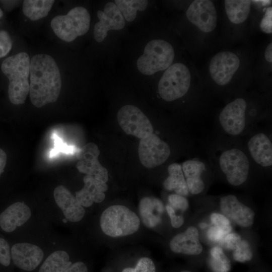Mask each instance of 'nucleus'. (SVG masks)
Wrapping results in <instances>:
<instances>
[{
    "instance_id": "obj_10",
    "label": "nucleus",
    "mask_w": 272,
    "mask_h": 272,
    "mask_svg": "<svg viewBox=\"0 0 272 272\" xmlns=\"http://www.w3.org/2000/svg\"><path fill=\"white\" fill-rule=\"evenodd\" d=\"M117 119L120 126L127 134L142 139L153 133L151 121L135 106L127 105L121 107L117 113Z\"/></svg>"
},
{
    "instance_id": "obj_42",
    "label": "nucleus",
    "mask_w": 272,
    "mask_h": 272,
    "mask_svg": "<svg viewBox=\"0 0 272 272\" xmlns=\"http://www.w3.org/2000/svg\"><path fill=\"white\" fill-rule=\"evenodd\" d=\"M272 44L270 43L268 44L265 51L264 56L266 60L271 62L272 61Z\"/></svg>"
},
{
    "instance_id": "obj_23",
    "label": "nucleus",
    "mask_w": 272,
    "mask_h": 272,
    "mask_svg": "<svg viewBox=\"0 0 272 272\" xmlns=\"http://www.w3.org/2000/svg\"><path fill=\"white\" fill-rule=\"evenodd\" d=\"M139 213L144 225L152 228L160 223L162 220L160 216L164 211V206L159 199L153 197H144L140 201Z\"/></svg>"
},
{
    "instance_id": "obj_4",
    "label": "nucleus",
    "mask_w": 272,
    "mask_h": 272,
    "mask_svg": "<svg viewBox=\"0 0 272 272\" xmlns=\"http://www.w3.org/2000/svg\"><path fill=\"white\" fill-rule=\"evenodd\" d=\"M247 106L242 98L228 103L219 115L216 123L218 133L242 138L257 127L247 117Z\"/></svg>"
},
{
    "instance_id": "obj_12",
    "label": "nucleus",
    "mask_w": 272,
    "mask_h": 272,
    "mask_svg": "<svg viewBox=\"0 0 272 272\" xmlns=\"http://www.w3.org/2000/svg\"><path fill=\"white\" fill-rule=\"evenodd\" d=\"M99 155L100 150L95 144L89 143L86 144L77 152L78 162L76 167L80 173L106 183L108 180V171L100 163Z\"/></svg>"
},
{
    "instance_id": "obj_25",
    "label": "nucleus",
    "mask_w": 272,
    "mask_h": 272,
    "mask_svg": "<svg viewBox=\"0 0 272 272\" xmlns=\"http://www.w3.org/2000/svg\"><path fill=\"white\" fill-rule=\"evenodd\" d=\"M251 1L248 0L225 1V8L229 20L239 24L247 19L250 10Z\"/></svg>"
},
{
    "instance_id": "obj_26",
    "label": "nucleus",
    "mask_w": 272,
    "mask_h": 272,
    "mask_svg": "<svg viewBox=\"0 0 272 272\" xmlns=\"http://www.w3.org/2000/svg\"><path fill=\"white\" fill-rule=\"evenodd\" d=\"M54 3L53 0H25L23 12L31 20L37 21L48 15Z\"/></svg>"
},
{
    "instance_id": "obj_18",
    "label": "nucleus",
    "mask_w": 272,
    "mask_h": 272,
    "mask_svg": "<svg viewBox=\"0 0 272 272\" xmlns=\"http://www.w3.org/2000/svg\"><path fill=\"white\" fill-rule=\"evenodd\" d=\"M14 264L20 268L32 271L41 263L43 252L38 246L28 243H16L11 250Z\"/></svg>"
},
{
    "instance_id": "obj_27",
    "label": "nucleus",
    "mask_w": 272,
    "mask_h": 272,
    "mask_svg": "<svg viewBox=\"0 0 272 272\" xmlns=\"http://www.w3.org/2000/svg\"><path fill=\"white\" fill-rule=\"evenodd\" d=\"M68 253L62 250L51 253L45 260L38 272H63L72 263Z\"/></svg>"
},
{
    "instance_id": "obj_29",
    "label": "nucleus",
    "mask_w": 272,
    "mask_h": 272,
    "mask_svg": "<svg viewBox=\"0 0 272 272\" xmlns=\"http://www.w3.org/2000/svg\"><path fill=\"white\" fill-rule=\"evenodd\" d=\"M209 263L214 272H229L230 269V261L219 246L210 250Z\"/></svg>"
},
{
    "instance_id": "obj_46",
    "label": "nucleus",
    "mask_w": 272,
    "mask_h": 272,
    "mask_svg": "<svg viewBox=\"0 0 272 272\" xmlns=\"http://www.w3.org/2000/svg\"><path fill=\"white\" fill-rule=\"evenodd\" d=\"M180 272H191V271L189 270H184L181 271Z\"/></svg>"
},
{
    "instance_id": "obj_37",
    "label": "nucleus",
    "mask_w": 272,
    "mask_h": 272,
    "mask_svg": "<svg viewBox=\"0 0 272 272\" xmlns=\"http://www.w3.org/2000/svg\"><path fill=\"white\" fill-rule=\"evenodd\" d=\"M241 239L239 234L230 233L226 235L222 242L226 249L233 250Z\"/></svg>"
},
{
    "instance_id": "obj_3",
    "label": "nucleus",
    "mask_w": 272,
    "mask_h": 272,
    "mask_svg": "<svg viewBox=\"0 0 272 272\" xmlns=\"http://www.w3.org/2000/svg\"><path fill=\"white\" fill-rule=\"evenodd\" d=\"M30 67L29 56L24 52L6 58L2 63L1 70L9 80L8 95L13 104H24L29 93Z\"/></svg>"
},
{
    "instance_id": "obj_16",
    "label": "nucleus",
    "mask_w": 272,
    "mask_h": 272,
    "mask_svg": "<svg viewBox=\"0 0 272 272\" xmlns=\"http://www.w3.org/2000/svg\"><path fill=\"white\" fill-rule=\"evenodd\" d=\"M181 165L189 193L197 195L202 192L206 187L202 177L210 166L208 160L194 157L185 160Z\"/></svg>"
},
{
    "instance_id": "obj_24",
    "label": "nucleus",
    "mask_w": 272,
    "mask_h": 272,
    "mask_svg": "<svg viewBox=\"0 0 272 272\" xmlns=\"http://www.w3.org/2000/svg\"><path fill=\"white\" fill-rule=\"evenodd\" d=\"M167 171L168 176L164 181V188L168 191H174L176 194L187 196L189 193L181 164L174 163L170 164Z\"/></svg>"
},
{
    "instance_id": "obj_22",
    "label": "nucleus",
    "mask_w": 272,
    "mask_h": 272,
    "mask_svg": "<svg viewBox=\"0 0 272 272\" xmlns=\"http://www.w3.org/2000/svg\"><path fill=\"white\" fill-rule=\"evenodd\" d=\"M31 215L29 207L22 202H15L0 214V227L6 232H12L28 220Z\"/></svg>"
},
{
    "instance_id": "obj_40",
    "label": "nucleus",
    "mask_w": 272,
    "mask_h": 272,
    "mask_svg": "<svg viewBox=\"0 0 272 272\" xmlns=\"http://www.w3.org/2000/svg\"><path fill=\"white\" fill-rule=\"evenodd\" d=\"M63 272H88V268L84 262L77 261L72 264Z\"/></svg>"
},
{
    "instance_id": "obj_30",
    "label": "nucleus",
    "mask_w": 272,
    "mask_h": 272,
    "mask_svg": "<svg viewBox=\"0 0 272 272\" xmlns=\"http://www.w3.org/2000/svg\"><path fill=\"white\" fill-rule=\"evenodd\" d=\"M233 258L238 261L243 262L250 260L253 253L248 242L241 239L233 250Z\"/></svg>"
},
{
    "instance_id": "obj_7",
    "label": "nucleus",
    "mask_w": 272,
    "mask_h": 272,
    "mask_svg": "<svg viewBox=\"0 0 272 272\" xmlns=\"http://www.w3.org/2000/svg\"><path fill=\"white\" fill-rule=\"evenodd\" d=\"M174 58V49L169 42L155 39L147 43L143 54L137 60V65L141 73L151 75L168 69Z\"/></svg>"
},
{
    "instance_id": "obj_43",
    "label": "nucleus",
    "mask_w": 272,
    "mask_h": 272,
    "mask_svg": "<svg viewBox=\"0 0 272 272\" xmlns=\"http://www.w3.org/2000/svg\"><path fill=\"white\" fill-rule=\"evenodd\" d=\"M253 2L257 4V5L259 4L260 6H267L269 5H270L271 3V1H253Z\"/></svg>"
},
{
    "instance_id": "obj_19",
    "label": "nucleus",
    "mask_w": 272,
    "mask_h": 272,
    "mask_svg": "<svg viewBox=\"0 0 272 272\" xmlns=\"http://www.w3.org/2000/svg\"><path fill=\"white\" fill-rule=\"evenodd\" d=\"M53 196L66 219L77 222L83 219L85 213L83 207L67 188L62 185L57 186L54 190Z\"/></svg>"
},
{
    "instance_id": "obj_28",
    "label": "nucleus",
    "mask_w": 272,
    "mask_h": 272,
    "mask_svg": "<svg viewBox=\"0 0 272 272\" xmlns=\"http://www.w3.org/2000/svg\"><path fill=\"white\" fill-rule=\"evenodd\" d=\"M115 2L123 17L128 22L135 19L137 11H143L148 6V1L146 0H116Z\"/></svg>"
},
{
    "instance_id": "obj_20",
    "label": "nucleus",
    "mask_w": 272,
    "mask_h": 272,
    "mask_svg": "<svg viewBox=\"0 0 272 272\" xmlns=\"http://www.w3.org/2000/svg\"><path fill=\"white\" fill-rule=\"evenodd\" d=\"M169 246L175 253L187 255H197L202 251L198 231L193 226L188 227L184 232L174 236L170 242Z\"/></svg>"
},
{
    "instance_id": "obj_14",
    "label": "nucleus",
    "mask_w": 272,
    "mask_h": 272,
    "mask_svg": "<svg viewBox=\"0 0 272 272\" xmlns=\"http://www.w3.org/2000/svg\"><path fill=\"white\" fill-rule=\"evenodd\" d=\"M186 16L190 22L204 32H211L216 27L217 12L211 1H194L186 11Z\"/></svg>"
},
{
    "instance_id": "obj_8",
    "label": "nucleus",
    "mask_w": 272,
    "mask_h": 272,
    "mask_svg": "<svg viewBox=\"0 0 272 272\" xmlns=\"http://www.w3.org/2000/svg\"><path fill=\"white\" fill-rule=\"evenodd\" d=\"M189 70L184 64L176 63L165 72L158 84L160 97L167 101H172L184 96L190 84Z\"/></svg>"
},
{
    "instance_id": "obj_21",
    "label": "nucleus",
    "mask_w": 272,
    "mask_h": 272,
    "mask_svg": "<svg viewBox=\"0 0 272 272\" xmlns=\"http://www.w3.org/2000/svg\"><path fill=\"white\" fill-rule=\"evenodd\" d=\"M84 187L76 192V198L84 207H89L94 202L100 203L104 200V192L108 189L106 183L95 179L94 177L86 175L83 178Z\"/></svg>"
},
{
    "instance_id": "obj_1",
    "label": "nucleus",
    "mask_w": 272,
    "mask_h": 272,
    "mask_svg": "<svg viewBox=\"0 0 272 272\" xmlns=\"http://www.w3.org/2000/svg\"><path fill=\"white\" fill-rule=\"evenodd\" d=\"M206 153L210 166L219 170L234 186L245 183L255 167L240 138L218 133L208 144Z\"/></svg>"
},
{
    "instance_id": "obj_31",
    "label": "nucleus",
    "mask_w": 272,
    "mask_h": 272,
    "mask_svg": "<svg viewBox=\"0 0 272 272\" xmlns=\"http://www.w3.org/2000/svg\"><path fill=\"white\" fill-rule=\"evenodd\" d=\"M121 272H156V267L151 258L143 257L138 260L134 267H125Z\"/></svg>"
},
{
    "instance_id": "obj_35",
    "label": "nucleus",
    "mask_w": 272,
    "mask_h": 272,
    "mask_svg": "<svg viewBox=\"0 0 272 272\" xmlns=\"http://www.w3.org/2000/svg\"><path fill=\"white\" fill-rule=\"evenodd\" d=\"M11 262L10 246L8 242L0 238V264L4 266L9 265Z\"/></svg>"
},
{
    "instance_id": "obj_39",
    "label": "nucleus",
    "mask_w": 272,
    "mask_h": 272,
    "mask_svg": "<svg viewBox=\"0 0 272 272\" xmlns=\"http://www.w3.org/2000/svg\"><path fill=\"white\" fill-rule=\"evenodd\" d=\"M226 235L222 229L215 226L211 227L208 231L209 239L214 242H222Z\"/></svg>"
},
{
    "instance_id": "obj_44",
    "label": "nucleus",
    "mask_w": 272,
    "mask_h": 272,
    "mask_svg": "<svg viewBox=\"0 0 272 272\" xmlns=\"http://www.w3.org/2000/svg\"><path fill=\"white\" fill-rule=\"evenodd\" d=\"M199 227L201 229H204L206 228L208 226L207 224H206V223H203V222L200 223L199 224Z\"/></svg>"
},
{
    "instance_id": "obj_33",
    "label": "nucleus",
    "mask_w": 272,
    "mask_h": 272,
    "mask_svg": "<svg viewBox=\"0 0 272 272\" xmlns=\"http://www.w3.org/2000/svg\"><path fill=\"white\" fill-rule=\"evenodd\" d=\"M168 200L169 205L175 210H178L184 212L189 206L188 201L185 196L176 193L170 194L168 196Z\"/></svg>"
},
{
    "instance_id": "obj_17",
    "label": "nucleus",
    "mask_w": 272,
    "mask_h": 272,
    "mask_svg": "<svg viewBox=\"0 0 272 272\" xmlns=\"http://www.w3.org/2000/svg\"><path fill=\"white\" fill-rule=\"evenodd\" d=\"M220 207L223 215L237 225L248 227L253 224L255 216L254 212L240 202L235 195L229 194L222 197Z\"/></svg>"
},
{
    "instance_id": "obj_6",
    "label": "nucleus",
    "mask_w": 272,
    "mask_h": 272,
    "mask_svg": "<svg viewBox=\"0 0 272 272\" xmlns=\"http://www.w3.org/2000/svg\"><path fill=\"white\" fill-rule=\"evenodd\" d=\"M90 16L86 9L76 7L66 15L54 17L50 26L55 35L67 42L85 34L89 29Z\"/></svg>"
},
{
    "instance_id": "obj_11",
    "label": "nucleus",
    "mask_w": 272,
    "mask_h": 272,
    "mask_svg": "<svg viewBox=\"0 0 272 272\" xmlns=\"http://www.w3.org/2000/svg\"><path fill=\"white\" fill-rule=\"evenodd\" d=\"M138 153L141 163L152 168L164 164L170 157L171 150L168 143L153 133L140 139Z\"/></svg>"
},
{
    "instance_id": "obj_5",
    "label": "nucleus",
    "mask_w": 272,
    "mask_h": 272,
    "mask_svg": "<svg viewBox=\"0 0 272 272\" xmlns=\"http://www.w3.org/2000/svg\"><path fill=\"white\" fill-rule=\"evenodd\" d=\"M100 225L103 232L111 237H123L136 232L140 226L137 215L122 205H113L101 215Z\"/></svg>"
},
{
    "instance_id": "obj_15",
    "label": "nucleus",
    "mask_w": 272,
    "mask_h": 272,
    "mask_svg": "<svg viewBox=\"0 0 272 272\" xmlns=\"http://www.w3.org/2000/svg\"><path fill=\"white\" fill-rule=\"evenodd\" d=\"M97 15L99 21L95 25L94 37L98 42L104 40L109 30H120L125 25L124 17L117 6L112 2L107 3L104 11L99 10Z\"/></svg>"
},
{
    "instance_id": "obj_13",
    "label": "nucleus",
    "mask_w": 272,
    "mask_h": 272,
    "mask_svg": "<svg viewBox=\"0 0 272 272\" xmlns=\"http://www.w3.org/2000/svg\"><path fill=\"white\" fill-rule=\"evenodd\" d=\"M240 64L238 57L230 51H223L216 54L210 64V73L214 81L221 86L231 81Z\"/></svg>"
},
{
    "instance_id": "obj_34",
    "label": "nucleus",
    "mask_w": 272,
    "mask_h": 272,
    "mask_svg": "<svg viewBox=\"0 0 272 272\" xmlns=\"http://www.w3.org/2000/svg\"><path fill=\"white\" fill-rule=\"evenodd\" d=\"M12 47V42L9 33L5 30H0V58L6 56Z\"/></svg>"
},
{
    "instance_id": "obj_38",
    "label": "nucleus",
    "mask_w": 272,
    "mask_h": 272,
    "mask_svg": "<svg viewBox=\"0 0 272 272\" xmlns=\"http://www.w3.org/2000/svg\"><path fill=\"white\" fill-rule=\"evenodd\" d=\"M165 208L170 217L172 226L175 228L180 227L184 222L183 216L176 215L175 210L169 204L166 206Z\"/></svg>"
},
{
    "instance_id": "obj_45",
    "label": "nucleus",
    "mask_w": 272,
    "mask_h": 272,
    "mask_svg": "<svg viewBox=\"0 0 272 272\" xmlns=\"http://www.w3.org/2000/svg\"><path fill=\"white\" fill-rule=\"evenodd\" d=\"M3 16V12L2 9L0 8V18Z\"/></svg>"
},
{
    "instance_id": "obj_41",
    "label": "nucleus",
    "mask_w": 272,
    "mask_h": 272,
    "mask_svg": "<svg viewBox=\"0 0 272 272\" xmlns=\"http://www.w3.org/2000/svg\"><path fill=\"white\" fill-rule=\"evenodd\" d=\"M7 163V155L5 152L0 148V176L3 173Z\"/></svg>"
},
{
    "instance_id": "obj_32",
    "label": "nucleus",
    "mask_w": 272,
    "mask_h": 272,
    "mask_svg": "<svg viewBox=\"0 0 272 272\" xmlns=\"http://www.w3.org/2000/svg\"><path fill=\"white\" fill-rule=\"evenodd\" d=\"M210 219L213 224L222 229L226 234L231 232L232 228L230 220L224 215L214 213L211 215Z\"/></svg>"
},
{
    "instance_id": "obj_2",
    "label": "nucleus",
    "mask_w": 272,
    "mask_h": 272,
    "mask_svg": "<svg viewBox=\"0 0 272 272\" xmlns=\"http://www.w3.org/2000/svg\"><path fill=\"white\" fill-rule=\"evenodd\" d=\"M29 94L31 103L37 108L55 102L61 88L57 64L48 54H38L30 61Z\"/></svg>"
},
{
    "instance_id": "obj_9",
    "label": "nucleus",
    "mask_w": 272,
    "mask_h": 272,
    "mask_svg": "<svg viewBox=\"0 0 272 272\" xmlns=\"http://www.w3.org/2000/svg\"><path fill=\"white\" fill-rule=\"evenodd\" d=\"M245 150L255 167L270 169L272 166V142L271 134L256 127L243 137Z\"/></svg>"
},
{
    "instance_id": "obj_36",
    "label": "nucleus",
    "mask_w": 272,
    "mask_h": 272,
    "mask_svg": "<svg viewBox=\"0 0 272 272\" xmlns=\"http://www.w3.org/2000/svg\"><path fill=\"white\" fill-rule=\"evenodd\" d=\"M272 8L268 7L266 9L265 14L262 19L260 27L262 31L270 34L272 32Z\"/></svg>"
}]
</instances>
